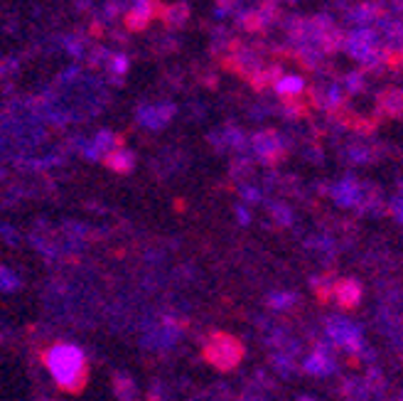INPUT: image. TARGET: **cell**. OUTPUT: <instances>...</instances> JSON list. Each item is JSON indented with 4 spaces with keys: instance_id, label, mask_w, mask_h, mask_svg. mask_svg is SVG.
Here are the masks:
<instances>
[{
    "instance_id": "obj_22",
    "label": "cell",
    "mask_w": 403,
    "mask_h": 401,
    "mask_svg": "<svg viewBox=\"0 0 403 401\" xmlns=\"http://www.w3.org/2000/svg\"><path fill=\"white\" fill-rule=\"evenodd\" d=\"M106 165L111 167V170H119V172H130L135 165V156L130 151H126V148H119V151L109 153L106 156Z\"/></svg>"
},
{
    "instance_id": "obj_31",
    "label": "cell",
    "mask_w": 403,
    "mask_h": 401,
    "mask_svg": "<svg viewBox=\"0 0 403 401\" xmlns=\"http://www.w3.org/2000/svg\"><path fill=\"white\" fill-rule=\"evenodd\" d=\"M234 214H236V219H238V225H251V209H248V204H236V209H234Z\"/></svg>"
},
{
    "instance_id": "obj_33",
    "label": "cell",
    "mask_w": 403,
    "mask_h": 401,
    "mask_svg": "<svg viewBox=\"0 0 403 401\" xmlns=\"http://www.w3.org/2000/svg\"><path fill=\"white\" fill-rule=\"evenodd\" d=\"M234 401H266V399H261V396H256V394H248V391H243L241 396H236Z\"/></svg>"
},
{
    "instance_id": "obj_10",
    "label": "cell",
    "mask_w": 403,
    "mask_h": 401,
    "mask_svg": "<svg viewBox=\"0 0 403 401\" xmlns=\"http://www.w3.org/2000/svg\"><path fill=\"white\" fill-rule=\"evenodd\" d=\"M388 212V204H386V197H383V190L374 183H364V192H362V199L357 204V214L359 217H372V219H379Z\"/></svg>"
},
{
    "instance_id": "obj_21",
    "label": "cell",
    "mask_w": 403,
    "mask_h": 401,
    "mask_svg": "<svg viewBox=\"0 0 403 401\" xmlns=\"http://www.w3.org/2000/svg\"><path fill=\"white\" fill-rule=\"evenodd\" d=\"M114 391L121 401H135L138 399V384L133 381V377L126 374V372H119L114 374Z\"/></svg>"
},
{
    "instance_id": "obj_18",
    "label": "cell",
    "mask_w": 403,
    "mask_h": 401,
    "mask_svg": "<svg viewBox=\"0 0 403 401\" xmlns=\"http://www.w3.org/2000/svg\"><path fill=\"white\" fill-rule=\"evenodd\" d=\"M266 305L275 313H293L300 305V296L295 291H271L266 296Z\"/></svg>"
},
{
    "instance_id": "obj_15",
    "label": "cell",
    "mask_w": 403,
    "mask_h": 401,
    "mask_svg": "<svg viewBox=\"0 0 403 401\" xmlns=\"http://www.w3.org/2000/svg\"><path fill=\"white\" fill-rule=\"evenodd\" d=\"M300 362H303V360H298V357L285 354V352H271L268 354L271 372H275V374H278L280 379H285V381L295 379V377L300 374Z\"/></svg>"
},
{
    "instance_id": "obj_38",
    "label": "cell",
    "mask_w": 403,
    "mask_h": 401,
    "mask_svg": "<svg viewBox=\"0 0 403 401\" xmlns=\"http://www.w3.org/2000/svg\"><path fill=\"white\" fill-rule=\"evenodd\" d=\"M401 188H403V180H401Z\"/></svg>"
},
{
    "instance_id": "obj_16",
    "label": "cell",
    "mask_w": 403,
    "mask_h": 401,
    "mask_svg": "<svg viewBox=\"0 0 403 401\" xmlns=\"http://www.w3.org/2000/svg\"><path fill=\"white\" fill-rule=\"evenodd\" d=\"M264 207H266V212H268L271 222H273L275 227H293L295 212H293V207H290V204L285 202V199H280V197H266V199H264Z\"/></svg>"
},
{
    "instance_id": "obj_28",
    "label": "cell",
    "mask_w": 403,
    "mask_h": 401,
    "mask_svg": "<svg viewBox=\"0 0 403 401\" xmlns=\"http://www.w3.org/2000/svg\"><path fill=\"white\" fill-rule=\"evenodd\" d=\"M187 15H190V8L185 6V3H180V6H172L165 10V20L170 22V25H182V22L187 20Z\"/></svg>"
},
{
    "instance_id": "obj_13",
    "label": "cell",
    "mask_w": 403,
    "mask_h": 401,
    "mask_svg": "<svg viewBox=\"0 0 403 401\" xmlns=\"http://www.w3.org/2000/svg\"><path fill=\"white\" fill-rule=\"evenodd\" d=\"M175 116V106L172 104H155V106H140L138 109V121L145 128H162L170 123V119Z\"/></svg>"
},
{
    "instance_id": "obj_2",
    "label": "cell",
    "mask_w": 403,
    "mask_h": 401,
    "mask_svg": "<svg viewBox=\"0 0 403 401\" xmlns=\"http://www.w3.org/2000/svg\"><path fill=\"white\" fill-rule=\"evenodd\" d=\"M202 357L209 362L212 367H217L219 372H231L246 357V345L238 338L227 333H212L204 340V347H202Z\"/></svg>"
},
{
    "instance_id": "obj_35",
    "label": "cell",
    "mask_w": 403,
    "mask_h": 401,
    "mask_svg": "<svg viewBox=\"0 0 403 401\" xmlns=\"http://www.w3.org/2000/svg\"><path fill=\"white\" fill-rule=\"evenodd\" d=\"M298 401H317V399H312V396H300Z\"/></svg>"
},
{
    "instance_id": "obj_19",
    "label": "cell",
    "mask_w": 403,
    "mask_h": 401,
    "mask_svg": "<svg viewBox=\"0 0 403 401\" xmlns=\"http://www.w3.org/2000/svg\"><path fill=\"white\" fill-rule=\"evenodd\" d=\"M229 175H231V180L236 183V188H238V185H248L256 177L254 158H251V156H236V158H234V162H231Z\"/></svg>"
},
{
    "instance_id": "obj_1",
    "label": "cell",
    "mask_w": 403,
    "mask_h": 401,
    "mask_svg": "<svg viewBox=\"0 0 403 401\" xmlns=\"http://www.w3.org/2000/svg\"><path fill=\"white\" fill-rule=\"evenodd\" d=\"M45 365L52 374V379L62 386L64 391H77L84 389V381L89 377V367H86V357H84V349L77 347V345L69 342H59L54 345L52 349L45 352Z\"/></svg>"
},
{
    "instance_id": "obj_20",
    "label": "cell",
    "mask_w": 403,
    "mask_h": 401,
    "mask_svg": "<svg viewBox=\"0 0 403 401\" xmlns=\"http://www.w3.org/2000/svg\"><path fill=\"white\" fill-rule=\"evenodd\" d=\"M335 283H337V276L332 271H322V273L310 276V288H312V293H315L320 303H332Z\"/></svg>"
},
{
    "instance_id": "obj_5",
    "label": "cell",
    "mask_w": 403,
    "mask_h": 401,
    "mask_svg": "<svg viewBox=\"0 0 403 401\" xmlns=\"http://www.w3.org/2000/svg\"><path fill=\"white\" fill-rule=\"evenodd\" d=\"M182 333H185V323L177 315H165V318L148 323L143 335V347L153 349V352H167L180 342Z\"/></svg>"
},
{
    "instance_id": "obj_29",
    "label": "cell",
    "mask_w": 403,
    "mask_h": 401,
    "mask_svg": "<svg viewBox=\"0 0 403 401\" xmlns=\"http://www.w3.org/2000/svg\"><path fill=\"white\" fill-rule=\"evenodd\" d=\"M388 212H391V217L403 227V192L393 195L391 202H388Z\"/></svg>"
},
{
    "instance_id": "obj_8",
    "label": "cell",
    "mask_w": 403,
    "mask_h": 401,
    "mask_svg": "<svg viewBox=\"0 0 403 401\" xmlns=\"http://www.w3.org/2000/svg\"><path fill=\"white\" fill-rule=\"evenodd\" d=\"M362 192H364V183L354 175H344L342 180H337L335 185H330L332 202L342 209H357Z\"/></svg>"
},
{
    "instance_id": "obj_25",
    "label": "cell",
    "mask_w": 403,
    "mask_h": 401,
    "mask_svg": "<svg viewBox=\"0 0 403 401\" xmlns=\"http://www.w3.org/2000/svg\"><path fill=\"white\" fill-rule=\"evenodd\" d=\"M238 197L243 199V204H264L266 192L259 188V185L248 183V185H238Z\"/></svg>"
},
{
    "instance_id": "obj_12",
    "label": "cell",
    "mask_w": 403,
    "mask_h": 401,
    "mask_svg": "<svg viewBox=\"0 0 403 401\" xmlns=\"http://www.w3.org/2000/svg\"><path fill=\"white\" fill-rule=\"evenodd\" d=\"M377 116L388 119H403V89L388 86L377 96Z\"/></svg>"
},
{
    "instance_id": "obj_37",
    "label": "cell",
    "mask_w": 403,
    "mask_h": 401,
    "mask_svg": "<svg viewBox=\"0 0 403 401\" xmlns=\"http://www.w3.org/2000/svg\"><path fill=\"white\" fill-rule=\"evenodd\" d=\"M401 401H403V391H401Z\"/></svg>"
},
{
    "instance_id": "obj_7",
    "label": "cell",
    "mask_w": 403,
    "mask_h": 401,
    "mask_svg": "<svg viewBox=\"0 0 403 401\" xmlns=\"http://www.w3.org/2000/svg\"><path fill=\"white\" fill-rule=\"evenodd\" d=\"M379 47H381V35H379L374 27H357V30H351L344 40V52L349 54L351 59H357L359 64L367 62Z\"/></svg>"
},
{
    "instance_id": "obj_26",
    "label": "cell",
    "mask_w": 403,
    "mask_h": 401,
    "mask_svg": "<svg viewBox=\"0 0 403 401\" xmlns=\"http://www.w3.org/2000/svg\"><path fill=\"white\" fill-rule=\"evenodd\" d=\"M238 27L246 32H264V27H261V17H259V10H241L236 17Z\"/></svg>"
},
{
    "instance_id": "obj_6",
    "label": "cell",
    "mask_w": 403,
    "mask_h": 401,
    "mask_svg": "<svg viewBox=\"0 0 403 401\" xmlns=\"http://www.w3.org/2000/svg\"><path fill=\"white\" fill-rule=\"evenodd\" d=\"M310 94V106L325 111V114H335L342 106H347V91L340 82L335 79H327V82H320L315 86L307 89Z\"/></svg>"
},
{
    "instance_id": "obj_14",
    "label": "cell",
    "mask_w": 403,
    "mask_h": 401,
    "mask_svg": "<svg viewBox=\"0 0 403 401\" xmlns=\"http://www.w3.org/2000/svg\"><path fill=\"white\" fill-rule=\"evenodd\" d=\"M243 391H248V394H256V396H261V399L268 401L271 396L278 391V381H275L266 370H256V372H251V377L246 379V384H243Z\"/></svg>"
},
{
    "instance_id": "obj_3",
    "label": "cell",
    "mask_w": 403,
    "mask_h": 401,
    "mask_svg": "<svg viewBox=\"0 0 403 401\" xmlns=\"http://www.w3.org/2000/svg\"><path fill=\"white\" fill-rule=\"evenodd\" d=\"M322 333H325V338L330 340L337 349H342V352L349 357V362L354 360L364 349V345H367L364 342V330L359 328L354 320L344 318V315H327V318L322 320Z\"/></svg>"
},
{
    "instance_id": "obj_9",
    "label": "cell",
    "mask_w": 403,
    "mask_h": 401,
    "mask_svg": "<svg viewBox=\"0 0 403 401\" xmlns=\"http://www.w3.org/2000/svg\"><path fill=\"white\" fill-rule=\"evenodd\" d=\"M383 13H386L383 3H379V0H364V3H357V6H351L344 13V20L357 27H377V22L383 17Z\"/></svg>"
},
{
    "instance_id": "obj_4",
    "label": "cell",
    "mask_w": 403,
    "mask_h": 401,
    "mask_svg": "<svg viewBox=\"0 0 403 401\" xmlns=\"http://www.w3.org/2000/svg\"><path fill=\"white\" fill-rule=\"evenodd\" d=\"M293 143H295L293 136L283 133V130H275V128L256 130L254 136H251V153H254V158L261 165L273 170L275 165H280V162L285 160Z\"/></svg>"
},
{
    "instance_id": "obj_36",
    "label": "cell",
    "mask_w": 403,
    "mask_h": 401,
    "mask_svg": "<svg viewBox=\"0 0 403 401\" xmlns=\"http://www.w3.org/2000/svg\"><path fill=\"white\" fill-rule=\"evenodd\" d=\"M264 3H275V6H278V0H264Z\"/></svg>"
},
{
    "instance_id": "obj_23",
    "label": "cell",
    "mask_w": 403,
    "mask_h": 401,
    "mask_svg": "<svg viewBox=\"0 0 403 401\" xmlns=\"http://www.w3.org/2000/svg\"><path fill=\"white\" fill-rule=\"evenodd\" d=\"M342 86H344L347 94L357 96L362 91H367V72H349L342 79Z\"/></svg>"
},
{
    "instance_id": "obj_30",
    "label": "cell",
    "mask_w": 403,
    "mask_h": 401,
    "mask_svg": "<svg viewBox=\"0 0 403 401\" xmlns=\"http://www.w3.org/2000/svg\"><path fill=\"white\" fill-rule=\"evenodd\" d=\"M148 399L150 401H167V386L162 381H153L148 391Z\"/></svg>"
},
{
    "instance_id": "obj_34",
    "label": "cell",
    "mask_w": 403,
    "mask_h": 401,
    "mask_svg": "<svg viewBox=\"0 0 403 401\" xmlns=\"http://www.w3.org/2000/svg\"><path fill=\"white\" fill-rule=\"evenodd\" d=\"M126 67H128L126 57H119V59H116V62H114V69H116V72H126Z\"/></svg>"
},
{
    "instance_id": "obj_24",
    "label": "cell",
    "mask_w": 403,
    "mask_h": 401,
    "mask_svg": "<svg viewBox=\"0 0 403 401\" xmlns=\"http://www.w3.org/2000/svg\"><path fill=\"white\" fill-rule=\"evenodd\" d=\"M114 146H116V138L111 136L109 130H104V133H98V136L93 138V143H91V146L86 148V156L96 160L98 156H104V153L109 151V148H114Z\"/></svg>"
},
{
    "instance_id": "obj_32",
    "label": "cell",
    "mask_w": 403,
    "mask_h": 401,
    "mask_svg": "<svg viewBox=\"0 0 403 401\" xmlns=\"http://www.w3.org/2000/svg\"><path fill=\"white\" fill-rule=\"evenodd\" d=\"M0 234L6 236V239L10 241V244H15V241H17V234H15V232L10 229V227H0Z\"/></svg>"
},
{
    "instance_id": "obj_17",
    "label": "cell",
    "mask_w": 403,
    "mask_h": 401,
    "mask_svg": "<svg viewBox=\"0 0 403 401\" xmlns=\"http://www.w3.org/2000/svg\"><path fill=\"white\" fill-rule=\"evenodd\" d=\"M273 89L280 99H300V94L307 91V84L305 79L298 77V74H283V77L275 82Z\"/></svg>"
},
{
    "instance_id": "obj_11",
    "label": "cell",
    "mask_w": 403,
    "mask_h": 401,
    "mask_svg": "<svg viewBox=\"0 0 403 401\" xmlns=\"http://www.w3.org/2000/svg\"><path fill=\"white\" fill-rule=\"evenodd\" d=\"M362 301H364V286L357 278H337L332 303H337L340 308H357Z\"/></svg>"
},
{
    "instance_id": "obj_27",
    "label": "cell",
    "mask_w": 403,
    "mask_h": 401,
    "mask_svg": "<svg viewBox=\"0 0 403 401\" xmlns=\"http://www.w3.org/2000/svg\"><path fill=\"white\" fill-rule=\"evenodd\" d=\"M20 288V276L13 273L8 266H0V291H17Z\"/></svg>"
}]
</instances>
